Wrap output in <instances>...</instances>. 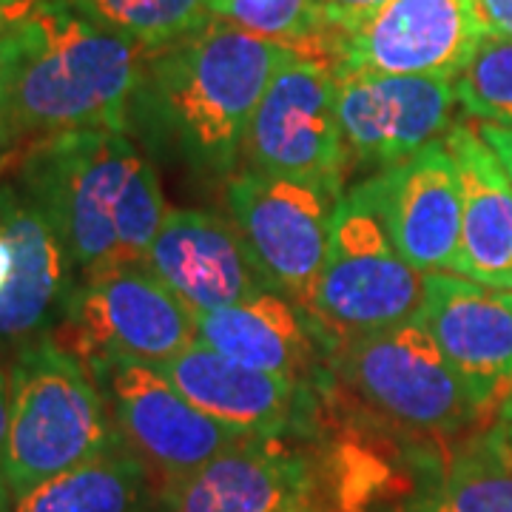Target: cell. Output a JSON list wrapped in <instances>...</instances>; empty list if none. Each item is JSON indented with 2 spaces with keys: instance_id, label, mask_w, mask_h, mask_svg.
Instances as JSON below:
<instances>
[{
  "instance_id": "14",
  "label": "cell",
  "mask_w": 512,
  "mask_h": 512,
  "mask_svg": "<svg viewBox=\"0 0 512 512\" xmlns=\"http://www.w3.org/2000/svg\"><path fill=\"white\" fill-rule=\"evenodd\" d=\"M450 77L348 74L336 80V114L345 148L359 163L393 168L436 143L453 126Z\"/></svg>"
},
{
  "instance_id": "22",
  "label": "cell",
  "mask_w": 512,
  "mask_h": 512,
  "mask_svg": "<svg viewBox=\"0 0 512 512\" xmlns=\"http://www.w3.org/2000/svg\"><path fill=\"white\" fill-rule=\"evenodd\" d=\"M396 512H512V453L495 424L430 461L419 493Z\"/></svg>"
},
{
  "instance_id": "30",
  "label": "cell",
  "mask_w": 512,
  "mask_h": 512,
  "mask_svg": "<svg viewBox=\"0 0 512 512\" xmlns=\"http://www.w3.org/2000/svg\"><path fill=\"white\" fill-rule=\"evenodd\" d=\"M40 0H0V46L15 35Z\"/></svg>"
},
{
  "instance_id": "28",
  "label": "cell",
  "mask_w": 512,
  "mask_h": 512,
  "mask_svg": "<svg viewBox=\"0 0 512 512\" xmlns=\"http://www.w3.org/2000/svg\"><path fill=\"white\" fill-rule=\"evenodd\" d=\"M476 9L487 35L512 40V0H476Z\"/></svg>"
},
{
  "instance_id": "2",
  "label": "cell",
  "mask_w": 512,
  "mask_h": 512,
  "mask_svg": "<svg viewBox=\"0 0 512 512\" xmlns=\"http://www.w3.org/2000/svg\"><path fill=\"white\" fill-rule=\"evenodd\" d=\"M18 188L52 225L77 276L146 262L168 217L148 154L117 128H83L26 146Z\"/></svg>"
},
{
  "instance_id": "32",
  "label": "cell",
  "mask_w": 512,
  "mask_h": 512,
  "mask_svg": "<svg viewBox=\"0 0 512 512\" xmlns=\"http://www.w3.org/2000/svg\"><path fill=\"white\" fill-rule=\"evenodd\" d=\"M495 424H512V387L498 407V413H495Z\"/></svg>"
},
{
  "instance_id": "25",
  "label": "cell",
  "mask_w": 512,
  "mask_h": 512,
  "mask_svg": "<svg viewBox=\"0 0 512 512\" xmlns=\"http://www.w3.org/2000/svg\"><path fill=\"white\" fill-rule=\"evenodd\" d=\"M458 106L476 123L512 128V40L487 35L456 74Z\"/></svg>"
},
{
  "instance_id": "11",
  "label": "cell",
  "mask_w": 512,
  "mask_h": 512,
  "mask_svg": "<svg viewBox=\"0 0 512 512\" xmlns=\"http://www.w3.org/2000/svg\"><path fill=\"white\" fill-rule=\"evenodd\" d=\"M242 151L256 171L345 188L348 148L336 114V77L325 63L293 52L262 94Z\"/></svg>"
},
{
  "instance_id": "3",
  "label": "cell",
  "mask_w": 512,
  "mask_h": 512,
  "mask_svg": "<svg viewBox=\"0 0 512 512\" xmlns=\"http://www.w3.org/2000/svg\"><path fill=\"white\" fill-rule=\"evenodd\" d=\"M146 49L83 15L69 0H40L15 32L9 143L32 146L83 128L126 131Z\"/></svg>"
},
{
  "instance_id": "20",
  "label": "cell",
  "mask_w": 512,
  "mask_h": 512,
  "mask_svg": "<svg viewBox=\"0 0 512 512\" xmlns=\"http://www.w3.org/2000/svg\"><path fill=\"white\" fill-rule=\"evenodd\" d=\"M444 146L461 180V248L456 276L493 291H512V180L476 123L458 120Z\"/></svg>"
},
{
  "instance_id": "19",
  "label": "cell",
  "mask_w": 512,
  "mask_h": 512,
  "mask_svg": "<svg viewBox=\"0 0 512 512\" xmlns=\"http://www.w3.org/2000/svg\"><path fill=\"white\" fill-rule=\"evenodd\" d=\"M373 180L399 254L424 276L456 271L461 180L444 137Z\"/></svg>"
},
{
  "instance_id": "18",
  "label": "cell",
  "mask_w": 512,
  "mask_h": 512,
  "mask_svg": "<svg viewBox=\"0 0 512 512\" xmlns=\"http://www.w3.org/2000/svg\"><path fill=\"white\" fill-rule=\"evenodd\" d=\"M197 336L239 365L325 390L336 384L330 370L336 339L285 293H259L234 308L197 313Z\"/></svg>"
},
{
  "instance_id": "33",
  "label": "cell",
  "mask_w": 512,
  "mask_h": 512,
  "mask_svg": "<svg viewBox=\"0 0 512 512\" xmlns=\"http://www.w3.org/2000/svg\"><path fill=\"white\" fill-rule=\"evenodd\" d=\"M495 430L501 433V439H504V444L510 447L512 453V424H495Z\"/></svg>"
},
{
  "instance_id": "7",
  "label": "cell",
  "mask_w": 512,
  "mask_h": 512,
  "mask_svg": "<svg viewBox=\"0 0 512 512\" xmlns=\"http://www.w3.org/2000/svg\"><path fill=\"white\" fill-rule=\"evenodd\" d=\"M52 336L83 365L100 359L163 365L200 342L197 313L146 262L77 276Z\"/></svg>"
},
{
  "instance_id": "9",
  "label": "cell",
  "mask_w": 512,
  "mask_h": 512,
  "mask_svg": "<svg viewBox=\"0 0 512 512\" xmlns=\"http://www.w3.org/2000/svg\"><path fill=\"white\" fill-rule=\"evenodd\" d=\"M225 194L234 225L276 291L308 308L345 188L285 180L248 165L231 174Z\"/></svg>"
},
{
  "instance_id": "31",
  "label": "cell",
  "mask_w": 512,
  "mask_h": 512,
  "mask_svg": "<svg viewBox=\"0 0 512 512\" xmlns=\"http://www.w3.org/2000/svg\"><path fill=\"white\" fill-rule=\"evenodd\" d=\"M478 134L484 137V143L493 148L495 157L507 168L512 180V128L510 126H490V123H476Z\"/></svg>"
},
{
  "instance_id": "10",
  "label": "cell",
  "mask_w": 512,
  "mask_h": 512,
  "mask_svg": "<svg viewBox=\"0 0 512 512\" xmlns=\"http://www.w3.org/2000/svg\"><path fill=\"white\" fill-rule=\"evenodd\" d=\"M86 367L126 447L146 461L171 495L211 458L242 441L234 430L200 413L154 365L100 359Z\"/></svg>"
},
{
  "instance_id": "26",
  "label": "cell",
  "mask_w": 512,
  "mask_h": 512,
  "mask_svg": "<svg viewBox=\"0 0 512 512\" xmlns=\"http://www.w3.org/2000/svg\"><path fill=\"white\" fill-rule=\"evenodd\" d=\"M15 74V35L0 46V151L12 148L9 143V89Z\"/></svg>"
},
{
  "instance_id": "8",
  "label": "cell",
  "mask_w": 512,
  "mask_h": 512,
  "mask_svg": "<svg viewBox=\"0 0 512 512\" xmlns=\"http://www.w3.org/2000/svg\"><path fill=\"white\" fill-rule=\"evenodd\" d=\"M484 37L476 0H387L359 23L330 29L313 60L336 80L348 74L456 80Z\"/></svg>"
},
{
  "instance_id": "15",
  "label": "cell",
  "mask_w": 512,
  "mask_h": 512,
  "mask_svg": "<svg viewBox=\"0 0 512 512\" xmlns=\"http://www.w3.org/2000/svg\"><path fill=\"white\" fill-rule=\"evenodd\" d=\"M419 316L473 402L498 413L512 387V291L427 274Z\"/></svg>"
},
{
  "instance_id": "23",
  "label": "cell",
  "mask_w": 512,
  "mask_h": 512,
  "mask_svg": "<svg viewBox=\"0 0 512 512\" xmlns=\"http://www.w3.org/2000/svg\"><path fill=\"white\" fill-rule=\"evenodd\" d=\"M83 15L117 35L134 40L146 52L168 46L202 29L211 12L208 0H69Z\"/></svg>"
},
{
  "instance_id": "12",
  "label": "cell",
  "mask_w": 512,
  "mask_h": 512,
  "mask_svg": "<svg viewBox=\"0 0 512 512\" xmlns=\"http://www.w3.org/2000/svg\"><path fill=\"white\" fill-rule=\"evenodd\" d=\"M330 487L311 439H242L174 490L171 512H325Z\"/></svg>"
},
{
  "instance_id": "16",
  "label": "cell",
  "mask_w": 512,
  "mask_h": 512,
  "mask_svg": "<svg viewBox=\"0 0 512 512\" xmlns=\"http://www.w3.org/2000/svg\"><path fill=\"white\" fill-rule=\"evenodd\" d=\"M77 282L52 225L18 183L0 185V339L32 342L57 328Z\"/></svg>"
},
{
  "instance_id": "29",
  "label": "cell",
  "mask_w": 512,
  "mask_h": 512,
  "mask_svg": "<svg viewBox=\"0 0 512 512\" xmlns=\"http://www.w3.org/2000/svg\"><path fill=\"white\" fill-rule=\"evenodd\" d=\"M6 441H9V373L0 367V512L9 510V493H6Z\"/></svg>"
},
{
  "instance_id": "5",
  "label": "cell",
  "mask_w": 512,
  "mask_h": 512,
  "mask_svg": "<svg viewBox=\"0 0 512 512\" xmlns=\"http://www.w3.org/2000/svg\"><path fill=\"white\" fill-rule=\"evenodd\" d=\"M421 302L424 274L399 254L376 180L348 188L333 217L328 259L313 285L308 311L339 348L345 339L413 319Z\"/></svg>"
},
{
  "instance_id": "27",
  "label": "cell",
  "mask_w": 512,
  "mask_h": 512,
  "mask_svg": "<svg viewBox=\"0 0 512 512\" xmlns=\"http://www.w3.org/2000/svg\"><path fill=\"white\" fill-rule=\"evenodd\" d=\"M387 0H325L330 15V29H345L359 23L367 15H373Z\"/></svg>"
},
{
  "instance_id": "13",
  "label": "cell",
  "mask_w": 512,
  "mask_h": 512,
  "mask_svg": "<svg viewBox=\"0 0 512 512\" xmlns=\"http://www.w3.org/2000/svg\"><path fill=\"white\" fill-rule=\"evenodd\" d=\"M154 367L200 413L242 439H316L322 430V407L333 393V387L325 390L231 362L202 342Z\"/></svg>"
},
{
  "instance_id": "6",
  "label": "cell",
  "mask_w": 512,
  "mask_h": 512,
  "mask_svg": "<svg viewBox=\"0 0 512 512\" xmlns=\"http://www.w3.org/2000/svg\"><path fill=\"white\" fill-rule=\"evenodd\" d=\"M336 384L384 424L419 436H456L487 413L416 313L402 325L345 339L330 356Z\"/></svg>"
},
{
  "instance_id": "17",
  "label": "cell",
  "mask_w": 512,
  "mask_h": 512,
  "mask_svg": "<svg viewBox=\"0 0 512 512\" xmlns=\"http://www.w3.org/2000/svg\"><path fill=\"white\" fill-rule=\"evenodd\" d=\"M146 265L194 313L234 308L276 291L237 225L211 211H168Z\"/></svg>"
},
{
  "instance_id": "1",
  "label": "cell",
  "mask_w": 512,
  "mask_h": 512,
  "mask_svg": "<svg viewBox=\"0 0 512 512\" xmlns=\"http://www.w3.org/2000/svg\"><path fill=\"white\" fill-rule=\"evenodd\" d=\"M291 57L293 49L282 43L211 18L143 55L126 134L165 163L228 177L262 94Z\"/></svg>"
},
{
  "instance_id": "4",
  "label": "cell",
  "mask_w": 512,
  "mask_h": 512,
  "mask_svg": "<svg viewBox=\"0 0 512 512\" xmlns=\"http://www.w3.org/2000/svg\"><path fill=\"white\" fill-rule=\"evenodd\" d=\"M123 444L89 367L52 333L18 350L9 367V504L37 484Z\"/></svg>"
},
{
  "instance_id": "24",
  "label": "cell",
  "mask_w": 512,
  "mask_h": 512,
  "mask_svg": "<svg viewBox=\"0 0 512 512\" xmlns=\"http://www.w3.org/2000/svg\"><path fill=\"white\" fill-rule=\"evenodd\" d=\"M211 18L313 57L330 32L325 0H208Z\"/></svg>"
},
{
  "instance_id": "21",
  "label": "cell",
  "mask_w": 512,
  "mask_h": 512,
  "mask_svg": "<svg viewBox=\"0 0 512 512\" xmlns=\"http://www.w3.org/2000/svg\"><path fill=\"white\" fill-rule=\"evenodd\" d=\"M6 512H171V490L123 444L37 484Z\"/></svg>"
}]
</instances>
